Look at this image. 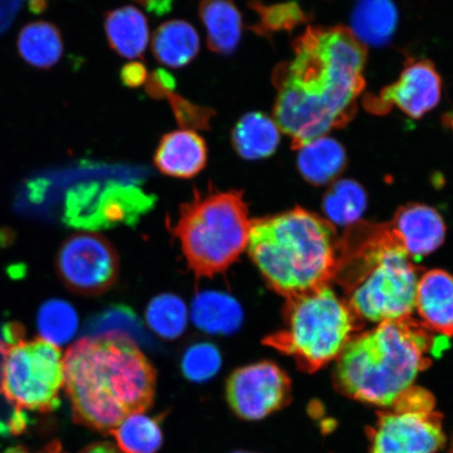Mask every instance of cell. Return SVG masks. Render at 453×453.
I'll return each mask as SVG.
<instances>
[{
  "label": "cell",
  "instance_id": "obj_1",
  "mask_svg": "<svg viewBox=\"0 0 453 453\" xmlns=\"http://www.w3.org/2000/svg\"><path fill=\"white\" fill-rule=\"evenodd\" d=\"M366 49L343 27H308L276 67L273 115L294 150L352 120L365 87Z\"/></svg>",
  "mask_w": 453,
  "mask_h": 453
},
{
  "label": "cell",
  "instance_id": "obj_2",
  "mask_svg": "<svg viewBox=\"0 0 453 453\" xmlns=\"http://www.w3.org/2000/svg\"><path fill=\"white\" fill-rule=\"evenodd\" d=\"M65 387L73 418L110 434L154 404L155 368L132 339L118 334L78 340L65 356Z\"/></svg>",
  "mask_w": 453,
  "mask_h": 453
},
{
  "label": "cell",
  "instance_id": "obj_3",
  "mask_svg": "<svg viewBox=\"0 0 453 453\" xmlns=\"http://www.w3.org/2000/svg\"><path fill=\"white\" fill-rule=\"evenodd\" d=\"M437 344L427 328L411 319L382 322L350 340L340 354L336 388L350 399L388 409L428 367Z\"/></svg>",
  "mask_w": 453,
  "mask_h": 453
},
{
  "label": "cell",
  "instance_id": "obj_4",
  "mask_svg": "<svg viewBox=\"0 0 453 453\" xmlns=\"http://www.w3.org/2000/svg\"><path fill=\"white\" fill-rule=\"evenodd\" d=\"M249 254L264 279L288 298L327 285L335 276V231L303 209L251 222Z\"/></svg>",
  "mask_w": 453,
  "mask_h": 453
},
{
  "label": "cell",
  "instance_id": "obj_5",
  "mask_svg": "<svg viewBox=\"0 0 453 453\" xmlns=\"http://www.w3.org/2000/svg\"><path fill=\"white\" fill-rule=\"evenodd\" d=\"M368 235L338 258L335 276L349 307L356 317L378 324L411 319L420 279L412 258L389 229Z\"/></svg>",
  "mask_w": 453,
  "mask_h": 453
},
{
  "label": "cell",
  "instance_id": "obj_6",
  "mask_svg": "<svg viewBox=\"0 0 453 453\" xmlns=\"http://www.w3.org/2000/svg\"><path fill=\"white\" fill-rule=\"evenodd\" d=\"M251 222L240 191L196 192L180 208L175 234L197 276L222 273L248 247Z\"/></svg>",
  "mask_w": 453,
  "mask_h": 453
},
{
  "label": "cell",
  "instance_id": "obj_7",
  "mask_svg": "<svg viewBox=\"0 0 453 453\" xmlns=\"http://www.w3.org/2000/svg\"><path fill=\"white\" fill-rule=\"evenodd\" d=\"M357 317L330 287L288 298L285 328L265 343L292 356L303 371L313 372L338 358L352 340Z\"/></svg>",
  "mask_w": 453,
  "mask_h": 453
},
{
  "label": "cell",
  "instance_id": "obj_8",
  "mask_svg": "<svg viewBox=\"0 0 453 453\" xmlns=\"http://www.w3.org/2000/svg\"><path fill=\"white\" fill-rule=\"evenodd\" d=\"M0 340V395L15 413L50 412L58 409L65 387V357L42 338L27 340L25 328L9 324Z\"/></svg>",
  "mask_w": 453,
  "mask_h": 453
},
{
  "label": "cell",
  "instance_id": "obj_9",
  "mask_svg": "<svg viewBox=\"0 0 453 453\" xmlns=\"http://www.w3.org/2000/svg\"><path fill=\"white\" fill-rule=\"evenodd\" d=\"M56 268L65 285L79 296H98L115 283L119 260L115 249L104 236L72 235L59 249Z\"/></svg>",
  "mask_w": 453,
  "mask_h": 453
},
{
  "label": "cell",
  "instance_id": "obj_10",
  "mask_svg": "<svg viewBox=\"0 0 453 453\" xmlns=\"http://www.w3.org/2000/svg\"><path fill=\"white\" fill-rule=\"evenodd\" d=\"M366 437L368 453H439L446 446L443 416L435 411H378Z\"/></svg>",
  "mask_w": 453,
  "mask_h": 453
},
{
  "label": "cell",
  "instance_id": "obj_11",
  "mask_svg": "<svg viewBox=\"0 0 453 453\" xmlns=\"http://www.w3.org/2000/svg\"><path fill=\"white\" fill-rule=\"evenodd\" d=\"M230 409L242 420L258 421L290 403V378L270 361L243 366L231 373L226 384Z\"/></svg>",
  "mask_w": 453,
  "mask_h": 453
},
{
  "label": "cell",
  "instance_id": "obj_12",
  "mask_svg": "<svg viewBox=\"0 0 453 453\" xmlns=\"http://www.w3.org/2000/svg\"><path fill=\"white\" fill-rule=\"evenodd\" d=\"M441 79L428 60H411L396 81L384 88L379 95L364 98L365 110L375 115H387L395 109L412 119H420L439 104Z\"/></svg>",
  "mask_w": 453,
  "mask_h": 453
},
{
  "label": "cell",
  "instance_id": "obj_13",
  "mask_svg": "<svg viewBox=\"0 0 453 453\" xmlns=\"http://www.w3.org/2000/svg\"><path fill=\"white\" fill-rule=\"evenodd\" d=\"M389 230L411 258H421L437 250L446 234L441 215L418 203L401 208Z\"/></svg>",
  "mask_w": 453,
  "mask_h": 453
},
{
  "label": "cell",
  "instance_id": "obj_14",
  "mask_svg": "<svg viewBox=\"0 0 453 453\" xmlns=\"http://www.w3.org/2000/svg\"><path fill=\"white\" fill-rule=\"evenodd\" d=\"M206 141L195 130L180 129L164 134L155 154V164L169 177L191 179L205 168Z\"/></svg>",
  "mask_w": 453,
  "mask_h": 453
},
{
  "label": "cell",
  "instance_id": "obj_15",
  "mask_svg": "<svg viewBox=\"0 0 453 453\" xmlns=\"http://www.w3.org/2000/svg\"><path fill=\"white\" fill-rule=\"evenodd\" d=\"M415 310L421 325L441 336H453V275L433 270L418 279Z\"/></svg>",
  "mask_w": 453,
  "mask_h": 453
},
{
  "label": "cell",
  "instance_id": "obj_16",
  "mask_svg": "<svg viewBox=\"0 0 453 453\" xmlns=\"http://www.w3.org/2000/svg\"><path fill=\"white\" fill-rule=\"evenodd\" d=\"M198 14L206 28L208 49L224 56L234 53L241 42L243 21L234 0H201Z\"/></svg>",
  "mask_w": 453,
  "mask_h": 453
},
{
  "label": "cell",
  "instance_id": "obj_17",
  "mask_svg": "<svg viewBox=\"0 0 453 453\" xmlns=\"http://www.w3.org/2000/svg\"><path fill=\"white\" fill-rule=\"evenodd\" d=\"M280 133L274 119L263 112H248L232 129L231 143L245 160H262L274 154L280 143Z\"/></svg>",
  "mask_w": 453,
  "mask_h": 453
},
{
  "label": "cell",
  "instance_id": "obj_18",
  "mask_svg": "<svg viewBox=\"0 0 453 453\" xmlns=\"http://www.w3.org/2000/svg\"><path fill=\"white\" fill-rule=\"evenodd\" d=\"M104 30L111 48L124 58H140L150 42L149 21L133 5L107 12Z\"/></svg>",
  "mask_w": 453,
  "mask_h": 453
},
{
  "label": "cell",
  "instance_id": "obj_19",
  "mask_svg": "<svg viewBox=\"0 0 453 453\" xmlns=\"http://www.w3.org/2000/svg\"><path fill=\"white\" fill-rule=\"evenodd\" d=\"M151 50L163 65L180 69L200 53L201 39L194 26L180 19L164 22L152 36Z\"/></svg>",
  "mask_w": 453,
  "mask_h": 453
},
{
  "label": "cell",
  "instance_id": "obj_20",
  "mask_svg": "<svg viewBox=\"0 0 453 453\" xmlns=\"http://www.w3.org/2000/svg\"><path fill=\"white\" fill-rule=\"evenodd\" d=\"M297 166L313 185H326L338 177L347 164V151L335 139L316 138L299 147Z\"/></svg>",
  "mask_w": 453,
  "mask_h": 453
},
{
  "label": "cell",
  "instance_id": "obj_21",
  "mask_svg": "<svg viewBox=\"0 0 453 453\" xmlns=\"http://www.w3.org/2000/svg\"><path fill=\"white\" fill-rule=\"evenodd\" d=\"M17 48L27 65L41 70L58 64L65 50L59 28L48 21H34L22 27Z\"/></svg>",
  "mask_w": 453,
  "mask_h": 453
},
{
  "label": "cell",
  "instance_id": "obj_22",
  "mask_svg": "<svg viewBox=\"0 0 453 453\" xmlns=\"http://www.w3.org/2000/svg\"><path fill=\"white\" fill-rule=\"evenodd\" d=\"M110 434L124 453H156L163 443L160 418L144 413L124 418Z\"/></svg>",
  "mask_w": 453,
  "mask_h": 453
},
{
  "label": "cell",
  "instance_id": "obj_23",
  "mask_svg": "<svg viewBox=\"0 0 453 453\" xmlns=\"http://www.w3.org/2000/svg\"><path fill=\"white\" fill-rule=\"evenodd\" d=\"M395 20V5L390 0H362L354 14L353 33L361 42L380 43L392 35Z\"/></svg>",
  "mask_w": 453,
  "mask_h": 453
},
{
  "label": "cell",
  "instance_id": "obj_24",
  "mask_svg": "<svg viewBox=\"0 0 453 453\" xmlns=\"http://www.w3.org/2000/svg\"><path fill=\"white\" fill-rule=\"evenodd\" d=\"M197 326L211 333H230L242 322V310L234 299L219 293H203L195 302Z\"/></svg>",
  "mask_w": 453,
  "mask_h": 453
},
{
  "label": "cell",
  "instance_id": "obj_25",
  "mask_svg": "<svg viewBox=\"0 0 453 453\" xmlns=\"http://www.w3.org/2000/svg\"><path fill=\"white\" fill-rule=\"evenodd\" d=\"M366 201L365 189L355 180H338L325 197V212L328 219L335 224H353L364 214Z\"/></svg>",
  "mask_w": 453,
  "mask_h": 453
},
{
  "label": "cell",
  "instance_id": "obj_26",
  "mask_svg": "<svg viewBox=\"0 0 453 453\" xmlns=\"http://www.w3.org/2000/svg\"><path fill=\"white\" fill-rule=\"evenodd\" d=\"M37 326L42 339L55 345L65 344L77 332L78 316L70 303L53 299L42 305Z\"/></svg>",
  "mask_w": 453,
  "mask_h": 453
},
{
  "label": "cell",
  "instance_id": "obj_27",
  "mask_svg": "<svg viewBox=\"0 0 453 453\" xmlns=\"http://www.w3.org/2000/svg\"><path fill=\"white\" fill-rule=\"evenodd\" d=\"M146 317L152 330L168 339L179 337L187 324L185 304L174 296H162L152 300Z\"/></svg>",
  "mask_w": 453,
  "mask_h": 453
},
{
  "label": "cell",
  "instance_id": "obj_28",
  "mask_svg": "<svg viewBox=\"0 0 453 453\" xmlns=\"http://www.w3.org/2000/svg\"><path fill=\"white\" fill-rule=\"evenodd\" d=\"M249 7L257 14L259 19L251 30L262 36H268L276 31L291 30L303 19L302 11L296 4L265 5L252 0Z\"/></svg>",
  "mask_w": 453,
  "mask_h": 453
},
{
  "label": "cell",
  "instance_id": "obj_29",
  "mask_svg": "<svg viewBox=\"0 0 453 453\" xmlns=\"http://www.w3.org/2000/svg\"><path fill=\"white\" fill-rule=\"evenodd\" d=\"M222 365V357L211 343H198L187 349L183 357L184 376L194 382L211 380Z\"/></svg>",
  "mask_w": 453,
  "mask_h": 453
},
{
  "label": "cell",
  "instance_id": "obj_30",
  "mask_svg": "<svg viewBox=\"0 0 453 453\" xmlns=\"http://www.w3.org/2000/svg\"><path fill=\"white\" fill-rule=\"evenodd\" d=\"M166 98L180 127L191 130L211 128V120L215 117L212 110L192 104L173 92L169 93Z\"/></svg>",
  "mask_w": 453,
  "mask_h": 453
},
{
  "label": "cell",
  "instance_id": "obj_31",
  "mask_svg": "<svg viewBox=\"0 0 453 453\" xmlns=\"http://www.w3.org/2000/svg\"><path fill=\"white\" fill-rule=\"evenodd\" d=\"M435 400L426 389L411 387L401 395L388 409L400 411H433Z\"/></svg>",
  "mask_w": 453,
  "mask_h": 453
},
{
  "label": "cell",
  "instance_id": "obj_32",
  "mask_svg": "<svg viewBox=\"0 0 453 453\" xmlns=\"http://www.w3.org/2000/svg\"><path fill=\"white\" fill-rule=\"evenodd\" d=\"M174 88V79L166 71L157 70L147 78L146 90L152 98H166L169 93L173 92Z\"/></svg>",
  "mask_w": 453,
  "mask_h": 453
},
{
  "label": "cell",
  "instance_id": "obj_33",
  "mask_svg": "<svg viewBox=\"0 0 453 453\" xmlns=\"http://www.w3.org/2000/svg\"><path fill=\"white\" fill-rule=\"evenodd\" d=\"M149 78L145 65L141 62H130L121 71V81L126 87L139 88L143 85Z\"/></svg>",
  "mask_w": 453,
  "mask_h": 453
},
{
  "label": "cell",
  "instance_id": "obj_34",
  "mask_svg": "<svg viewBox=\"0 0 453 453\" xmlns=\"http://www.w3.org/2000/svg\"><path fill=\"white\" fill-rule=\"evenodd\" d=\"M24 0H0V35L13 24Z\"/></svg>",
  "mask_w": 453,
  "mask_h": 453
},
{
  "label": "cell",
  "instance_id": "obj_35",
  "mask_svg": "<svg viewBox=\"0 0 453 453\" xmlns=\"http://www.w3.org/2000/svg\"><path fill=\"white\" fill-rule=\"evenodd\" d=\"M81 453H124L119 447L110 443V441H97L92 445L85 447Z\"/></svg>",
  "mask_w": 453,
  "mask_h": 453
},
{
  "label": "cell",
  "instance_id": "obj_36",
  "mask_svg": "<svg viewBox=\"0 0 453 453\" xmlns=\"http://www.w3.org/2000/svg\"><path fill=\"white\" fill-rule=\"evenodd\" d=\"M3 453H66L62 449V446L58 441H52V443L48 444L43 447L42 450L38 451H28L27 449H22V447H14V449H10L5 450Z\"/></svg>",
  "mask_w": 453,
  "mask_h": 453
},
{
  "label": "cell",
  "instance_id": "obj_37",
  "mask_svg": "<svg viewBox=\"0 0 453 453\" xmlns=\"http://www.w3.org/2000/svg\"><path fill=\"white\" fill-rule=\"evenodd\" d=\"M135 2H138L142 4L147 5L150 2V0H135Z\"/></svg>",
  "mask_w": 453,
  "mask_h": 453
},
{
  "label": "cell",
  "instance_id": "obj_38",
  "mask_svg": "<svg viewBox=\"0 0 453 453\" xmlns=\"http://www.w3.org/2000/svg\"><path fill=\"white\" fill-rule=\"evenodd\" d=\"M449 453H453V435H452L451 441H450Z\"/></svg>",
  "mask_w": 453,
  "mask_h": 453
},
{
  "label": "cell",
  "instance_id": "obj_39",
  "mask_svg": "<svg viewBox=\"0 0 453 453\" xmlns=\"http://www.w3.org/2000/svg\"><path fill=\"white\" fill-rule=\"evenodd\" d=\"M234 453H252V452H247V451H236Z\"/></svg>",
  "mask_w": 453,
  "mask_h": 453
},
{
  "label": "cell",
  "instance_id": "obj_40",
  "mask_svg": "<svg viewBox=\"0 0 453 453\" xmlns=\"http://www.w3.org/2000/svg\"><path fill=\"white\" fill-rule=\"evenodd\" d=\"M451 127H452V130H453V117L451 119Z\"/></svg>",
  "mask_w": 453,
  "mask_h": 453
}]
</instances>
